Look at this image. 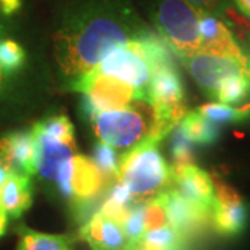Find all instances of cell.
<instances>
[{
    "instance_id": "6da1fadb",
    "label": "cell",
    "mask_w": 250,
    "mask_h": 250,
    "mask_svg": "<svg viewBox=\"0 0 250 250\" xmlns=\"http://www.w3.org/2000/svg\"><path fill=\"white\" fill-rule=\"evenodd\" d=\"M142 29L138 18L123 1H81L64 14L53 36L59 68L65 77L77 80Z\"/></svg>"
},
{
    "instance_id": "7a4b0ae2",
    "label": "cell",
    "mask_w": 250,
    "mask_h": 250,
    "mask_svg": "<svg viewBox=\"0 0 250 250\" xmlns=\"http://www.w3.org/2000/svg\"><path fill=\"white\" fill-rule=\"evenodd\" d=\"M157 145V141L146 138L118 160V181L128 188L134 205L152 200L172 185V168Z\"/></svg>"
},
{
    "instance_id": "3957f363",
    "label": "cell",
    "mask_w": 250,
    "mask_h": 250,
    "mask_svg": "<svg viewBox=\"0 0 250 250\" xmlns=\"http://www.w3.org/2000/svg\"><path fill=\"white\" fill-rule=\"evenodd\" d=\"M90 123L100 142L126 152L150 136L154 107L149 100L142 99L128 107L99 111Z\"/></svg>"
},
{
    "instance_id": "277c9868",
    "label": "cell",
    "mask_w": 250,
    "mask_h": 250,
    "mask_svg": "<svg viewBox=\"0 0 250 250\" xmlns=\"http://www.w3.org/2000/svg\"><path fill=\"white\" fill-rule=\"evenodd\" d=\"M200 10L187 0H157L153 20L160 36L181 60L200 52Z\"/></svg>"
},
{
    "instance_id": "5b68a950",
    "label": "cell",
    "mask_w": 250,
    "mask_h": 250,
    "mask_svg": "<svg viewBox=\"0 0 250 250\" xmlns=\"http://www.w3.org/2000/svg\"><path fill=\"white\" fill-rule=\"evenodd\" d=\"M71 90L83 95L82 113L89 120L99 111L128 107L142 99L149 100L146 92L95 70L72 81Z\"/></svg>"
},
{
    "instance_id": "8992f818",
    "label": "cell",
    "mask_w": 250,
    "mask_h": 250,
    "mask_svg": "<svg viewBox=\"0 0 250 250\" xmlns=\"http://www.w3.org/2000/svg\"><path fill=\"white\" fill-rule=\"evenodd\" d=\"M56 182L62 196L68 197L78 207L92 202L104 187L95 163L82 154H75L62 164Z\"/></svg>"
},
{
    "instance_id": "52a82bcc",
    "label": "cell",
    "mask_w": 250,
    "mask_h": 250,
    "mask_svg": "<svg viewBox=\"0 0 250 250\" xmlns=\"http://www.w3.org/2000/svg\"><path fill=\"white\" fill-rule=\"evenodd\" d=\"M96 72L110 75L147 93L152 78V67L145 59L136 35L125 45L117 47L93 68Z\"/></svg>"
},
{
    "instance_id": "ba28073f",
    "label": "cell",
    "mask_w": 250,
    "mask_h": 250,
    "mask_svg": "<svg viewBox=\"0 0 250 250\" xmlns=\"http://www.w3.org/2000/svg\"><path fill=\"white\" fill-rule=\"evenodd\" d=\"M182 62L190 72L192 78L196 81L200 89L211 99H215L217 89L225 78L239 74L250 77L248 62L202 50L182 60Z\"/></svg>"
},
{
    "instance_id": "9c48e42d",
    "label": "cell",
    "mask_w": 250,
    "mask_h": 250,
    "mask_svg": "<svg viewBox=\"0 0 250 250\" xmlns=\"http://www.w3.org/2000/svg\"><path fill=\"white\" fill-rule=\"evenodd\" d=\"M34 167L35 174L46 181L56 182L59 170L65 161L71 160L77 152L75 138H60L45 132L38 125H34Z\"/></svg>"
},
{
    "instance_id": "30bf717a",
    "label": "cell",
    "mask_w": 250,
    "mask_h": 250,
    "mask_svg": "<svg viewBox=\"0 0 250 250\" xmlns=\"http://www.w3.org/2000/svg\"><path fill=\"white\" fill-rule=\"evenodd\" d=\"M215 202L211 210V223L215 231L225 236L242 232L248 223V207L242 202L238 192L213 175Z\"/></svg>"
},
{
    "instance_id": "8fae6325",
    "label": "cell",
    "mask_w": 250,
    "mask_h": 250,
    "mask_svg": "<svg viewBox=\"0 0 250 250\" xmlns=\"http://www.w3.org/2000/svg\"><path fill=\"white\" fill-rule=\"evenodd\" d=\"M168 224L185 239L193 236L211 220V214L182 196L174 188L160 193Z\"/></svg>"
},
{
    "instance_id": "7c38bea8",
    "label": "cell",
    "mask_w": 250,
    "mask_h": 250,
    "mask_svg": "<svg viewBox=\"0 0 250 250\" xmlns=\"http://www.w3.org/2000/svg\"><path fill=\"white\" fill-rule=\"evenodd\" d=\"M172 168V185L177 192L197 207L211 214L214 206V185L211 177L195 164H187Z\"/></svg>"
},
{
    "instance_id": "4fadbf2b",
    "label": "cell",
    "mask_w": 250,
    "mask_h": 250,
    "mask_svg": "<svg viewBox=\"0 0 250 250\" xmlns=\"http://www.w3.org/2000/svg\"><path fill=\"white\" fill-rule=\"evenodd\" d=\"M200 50L207 53L232 57L241 62H248L246 54L235 39L232 31L227 27L221 18L215 14L200 11Z\"/></svg>"
},
{
    "instance_id": "5bb4252c",
    "label": "cell",
    "mask_w": 250,
    "mask_h": 250,
    "mask_svg": "<svg viewBox=\"0 0 250 250\" xmlns=\"http://www.w3.org/2000/svg\"><path fill=\"white\" fill-rule=\"evenodd\" d=\"M80 236L92 250H126L129 245L123 225L99 211L81 227Z\"/></svg>"
},
{
    "instance_id": "9a60e30c",
    "label": "cell",
    "mask_w": 250,
    "mask_h": 250,
    "mask_svg": "<svg viewBox=\"0 0 250 250\" xmlns=\"http://www.w3.org/2000/svg\"><path fill=\"white\" fill-rule=\"evenodd\" d=\"M34 189L31 177L13 171L0 189V207L9 218H20L32 206Z\"/></svg>"
},
{
    "instance_id": "2e32d148",
    "label": "cell",
    "mask_w": 250,
    "mask_h": 250,
    "mask_svg": "<svg viewBox=\"0 0 250 250\" xmlns=\"http://www.w3.org/2000/svg\"><path fill=\"white\" fill-rule=\"evenodd\" d=\"M6 139V149L9 157L10 166L13 171L24 174V175H34V139L31 132L18 131L4 136Z\"/></svg>"
},
{
    "instance_id": "e0dca14e",
    "label": "cell",
    "mask_w": 250,
    "mask_h": 250,
    "mask_svg": "<svg viewBox=\"0 0 250 250\" xmlns=\"http://www.w3.org/2000/svg\"><path fill=\"white\" fill-rule=\"evenodd\" d=\"M187 239L171 225L150 229L143 233L135 243H129L126 250H184Z\"/></svg>"
},
{
    "instance_id": "ac0fdd59",
    "label": "cell",
    "mask_w": 250,
    "mask_h": 250,
    "mask_svg": "<svg viewBox=\"0 0 250 250\" xmlns=\"http://www.w3.org/2000/svg\"><path fill=\"white\" fill-rule=\"evenodd\" d=\"M18 243L16 250H71L67 235L43 233L31 229L27 225L17 228Z\"/></svg>"
},
{
    "instance_id": "d6986e66",
    "label": "cell",
    "mask_w": 250,
    "mask_h": 250,
    "mask_svg": "<svg viewBox=\"0 0 250 250\" xmlns=\"http://www.w3.org/2000/svg\"><path fill=\"white\" fill-rule=\"evenodd\" d=\"M179 128L190 142L197 145H213L220 136V125L207 120L197 110L187 113Z\"/></svg>"
},
{
    "instance_id": "ffe728a7",
    "label": "cell",
    "mask_w": 250,
    "mask_h": 250,
    "mask_svg": "<svg viewBox=\"0 0 250 250\" xmlns=\"http://www.w3.org/2000/svg\"><path fill=\"white\" fill-rule=\"evenodd\" d=\"M197 111L217 125L236 124L250 117V103L242 107H232L224 103H206L197 108Z\"/></svg>"
},
{
    "instance_id": "44dd1931",
    "label": "cell",
    "mask_w": 250,
    "mask_h": 250,
    "mask_svg": "<svg viewBox=\"0 0 250 250\" xmlns=\"http://www.w3.org/2000/svg\"><path fill=\"white\" fill-rule=\"evenodd\" d=\"M92 161L98 167L99 172L103 178L104 187H111L118 181V159L114 147L104 142H99L95 145L93 159Z\"/></svg>"
},
{
    "instance_id": "7402d4cb",
    "label": "cell",
    "mask_w": 250,
    "mask_h": 250,
    "mask_svg": "<svg viewBox=\"0 0 250 250\" xmlns=\"http://www.w3.org/2000/svg\"><path fill=\"white\" fill-rule=\"evenodd\" d=\"M250 95L249 75H231L220 83L215 99L224 104H236Z\"/></svg>"
},
{
    "instance_id": "603a6c76",
    "label": "cell",
    "mask_w": 250,
    "mask_h": 250,
    "mask_svg": "<svg viewBox=\"0 0 250 250\" xmlns=\"http://www.w3.org/2000/svg\"><path fill=\"white\" fill-rule=\"evenodd\" d=\"M25 62V50L13 39H0V71L1 74H14Z\"/></svg>"
},
{
    "instance_id": "cb8c5ba5",
    "label": "cell",
    "mask_w": 250,
    "mask_h": 250,
    "mask_svg": "<svg viewBox=\"0 0 250 250\" xmlns=\"http://www.w3.org/2000/svg\"><path fill=\"white\" fill-rule=\"evenodd\" d=\"M171 156H172V166H187V164H195V154H193V146L192 142L188 139L181 131V128L175 126L172 138H171Z\"/></svg>"
},
{
    "instance_id": "d4e9b609",
    "label": "cell",
    "mask_w": 250,
    "mask_h": 250,
    "mask_svg": "<svg viewBox=\"0 0 250 250\" xmlns=\"http://www.w3.org/2000/svg\"><path fill=\"white\" fill-rule=\"evenodd\" d=\"M36 125L43 129L45 132L60 138H75L74 135V125L65 116L47 117L45 120L36 123Z\"/></svg>"
},
{
    "instance_id": "484cf974",
    "label": "cell",
    "mask_w": 250,
    "mask_h": 250,
    "mask_svg": "<svg viewBox=\"0 0 250 250\" xmlns=\"http://www.w3.org/2000/svg\"><path fill=\"white\" fill-rule=\"evenodd\" d=\"M187 1L197 10L210 14L220 13L225 7V0H187Z\"/></svg>"
},
{
    "instance_id": "4316f807",
    "label": "cell",
    "mask_w": 250,
    "mask_h": 250,
    "mask_svg": "<svg viewBox=\"0 0 250 250\" xmlns=\"http://www.w3.org/2000/svg\"><path fill=\"white\" fill-rule=\"evenodd\" d=\"M22 6V0H0V13L6 17L16 14Z\"/></svg>"
},
{
    "instance_id": "83f0119b",
    "label": "cell",
    "mask_w": 250,
    "mask_h": 250,
    "mask_svg": "<svg viewBox=\"0 0 250 250\" xmlns=\"http://www.w3.org/2000/svg\"><path fill=\"white\" fill-rule=\"evenodd\" d=\"M233 3L243 16L250 18V0H233Z\"/></svg>"
},
{
    "instance_id": "f1b7e54d",
    "label": "cell",
    "mask_w": 250,
    "mask_h": 250,
    "mask_svg": "<svg viewBox=\"0 0 250 250\" xmlns=\"http://www.w3.org/2000/svg\"><path fill=\"white\" fill-rule=\"evenodd\" d=\"M7 225H9V215L0 207V238L7 231Z\"/></svg>"
},
{
    "instance_id": "f546056e",
    "label": "cell",
    "mask_w": 250,
    "mask_h": 250,
    "mask_svg": "<svg viewBox=\"0 0 250 250\" xmlns=\"http://www.w3.org/2000/svg\"><path fill=\"white\" fill-rule=\"evenodd\" d=\"M3 34H4V25L0 22V39H3Z\"/></svg>"
},
{
    "instance_id": "4dcf8cb0",
    "label": "cell",
    "mask_w": 250,
    "mask_h": 250,
    "mask_svg": "<svg viewBox=\"0 0 250 250\" xmlns=\"http://www.w3.org/2000/svg\"><path fill=\"white\" fill-rule=\"evenodd\" d=\"M4 149V138H0V153Z\"/></svg>"
},
{
    "instance_id": "1f68e13d",
    "label": "cell",
    "mask_w": 250,
    "mask_h": 250,
    "mask_svg": "<svg viewBox=\"0 0 250 250\" xmlns=\"http://www.w3.org/2000/svg\"><path fill=\"white\" fill-rule=\"evenodd\" d=\"M246 54V59H248V68H249V72H250V50L248 52V53H245Z\"/></svg>"
},
{
    "instance_id": "d6a6232c",
    "label": "cell",
    "mask_w": 250,
    "mask_h": 250,
    "mask_svg": "<svg viewBox=\"0 0 250 250\" xmlns=\"http://www.w3.org/2000/svg\"><path fill=\"white\" fill-rule=\"evenodd\" d=\"M1 75H3V74H1V71H0V82H1Z\"/></svg>"
}]
</instances>
